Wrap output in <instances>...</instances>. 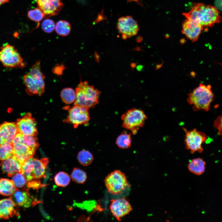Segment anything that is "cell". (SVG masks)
Instances as JSON below:
<instances>
[{
    "mask_svg": "<svg viewBox=\"0 0 222 222\" xmlns=\"http://www.w3.org/2000/svg\"><path fill=\"white\" fill-rule=\"evenodd\" d=\"M45 76L41 72L40 62L37 61L29 72L23 76V81L27 94L40 96L45 91Z\"/></svg>",
    "mask_w": 222,
    "mask_h": 222,
    "instance_id": "3957f363",
    "label": "cell"
},
{
    "mask_svg": "<svg viewBox=\"0 0 222 222\" xmlns=\"http://www.w3.org/2000/svg\"><path fill=\"white\" fill-rule=\"evenodd\" d=\"M18 189L15 186L11 180L6 178H0V195L11 196Z\"/></svg>",
    "mask_w": 222,
    "mask_h": 222,
    "instance_id": "7402d4cb",
    "label": "cell"
},
{
    "mask_svg": "<svg viewBox=\"0 0 222 222\" xmlns=\"http://www.w3.org/2000/svg\"><path fill=\"white\" fill-rule=\"evenodd\" d=\"M147 118V116L142 110L136 108L130 109L121 117L122 126L131 131L135 134L139 129L143 126Z\"/></svg>",
    "mask_w": 222,
    "mask_h": 222,
    "instance_id": "8992f818",
    "label": "cell"
},
{
    "mask_svg": "<svg viewBox=\"0 0 222 222\" xmlns=\"http://www.w3.org/2000/svg\"><path fill=\"white\" fill-rule=\"evenodd\" d=\"M18 133L26 135L36 136L38 132L36 122L30 113H26L16 122Z\"/></svg>",
    "mask_w": 222,
    "mask_h": 222,
    "instance_id": "4fadbf2b",
    "label": "cell"
},
{
    "mask_svg": "<svg viewBox=\"0 0 222 222\" xmlns=\"http://www.w3.org/2000/svg\"><path fill=\"white\" fill-rule=\"evenodd\" d=\"M88 109L74 105L68 110V114L64 122L72 124L75 128L80 125H86L90 119Z\"/></svg>",
    "mask_w": 222,
    "mask_h": 222,
    "instance_id": "8fae6325",
    "label": "cell"
},
{
    "mask_svg": "<svg viewBox=\"0 0 222 222\" xmlns=\"http://www.w3.org/2000/svg\"><path fill=\"white\" fill-rule=\"evenodd\" d=\"M17 205L10 197L0 200V218L9 219L10 217L19 215L16 211L15 207Z\"/></svg>",
    "mask_w": 222,
    "mask_h": 222,
    "instance_id": "d6986e66",
    "label": "cell"
},
{
    "mask_svg": "<svg viewBox=\"0 0 222 222\" xmlns=\"http://www.w3.org/2000/svg\"><path fill=\"white\" fill-rule=\"evenodd\" d=\"M56 25L51 19H47L44 20L41 25L43 30L47 33H50L55 29Z\"/></svg>",
    "mask_w": 222,
    "mask_h": 222,
    "instance_id": "1f68e13d",
    "label": "cell"
},
{
    "mask_svg": "<svg viewBox=\"0 0 222 222\" xmlns=\"http://www.w3.org/2000/svg\"><path fill=\"white\" fill-rule=\"evenodd\" d=\"M12 180L17 188L23 187L27 183V180L22 173H17L12 176Z\"/></svg>",
    "mask_w": 222,
    "mask_h": 222,
    "instance_id": "f546056e",
    "label": "cell"
},
{
    "mask_svg": "<svg viewBox=\"0 0 222 222\" xmlns=\"http://www.w3.org/2000/svg\"><path fill=\"white\" fill-rule=\"evenodd\" d=\"M187 102L193 106L195 111L209 110L214 95L210 85L199 84L192 92L188 94Z\"/></svg>",
    "mask_w": 222,
    "mask_h": 222,
    "instance_id": "7a4b0ae2",
    "label": "cell"
},
{
    "mask_svg": "<svg viewBox=\"0 0 222 222\" xmlns=\"http://www.w3.org/2000/svg\"><path fill=\"white\" fill-rule=\"evenodd\" d=\"M55 29L59 35L66 36L70 32L71 26L69 23L66 21L60 20L56 24Z\"/></svg>",
    "mask_w": 222,
    "mask_h": 222,
    "instance_id": "4316f807",
    "label": "cell"
},
{
    "mask_svg": "<svg viewBox=\"0 0 222 222\" xmlns=\"http://www.w3.org/2000/svg\"><path fill=\"white\" fill-rule=\"evenodd\" d=\"M63 65H59L55 66L53 69V72L56 74L60 75L62 73L63 70L64 68Z\"/></svg>",
    "mask_w": 222,
    "mask_h": 222,
    "instance_id": "e575fe53",
    "label": "cell"
},
{
    "mask_svg": "<svg viewBox=\"0 0 222 222\" xmlns=\"http://www.w3.org/2000/svg\"><path fill=\"white\" fill-rule=\"evenodd\" d=\"M109 208L113 215L120 221L121 218L128 214L132 208L129 202L124 197L112 199Z\"/></svg>",
    "mask_w": 222,
    "mask_h": 222,
    "instance_id": "5bb4252c",
    "label": "cell"
},
{
    "mask_svg": "<svg viewBox=\"0 0 222 222\" xmlns=\"http://www.w3.org/2000/svg\"><path fill=\"white\" fill-rule=\"evenodd\" d=\"M206 162L200 158L191 160L188 164L189 171L195 175H200L204 173L206 168Z\"/></svg>",
    "mask_w": 222,
    "mask_h": 222,
    "instance_id": "44dd1931",
    "label": "cell"
},
{
    "mask_svg": "<svg viewBox=\"0 0 222 222\" xmlns=\"http://www.w3.org/2000/svg\"><path fill=\"white\" fill-rule=\"evenodd\" d=\"M117 28L124 39L136 35L139 30L137 22L130 16L120 18L117 21Z\"/></svg>",
    "mask_w": 222,
    "mask_h": 222,
    "instance_id": "7c38bea8",
    "label": "cell"
},
{
    "mask_svg": "<svg viewBox=\"0 0 222 222\" xmlns=\"http://www.w3.org/2000/svg\"><path fill=\"white\" fill-rule=\"evenodd\" d=\"M60 95L62 101L67 104L74 102L76 97V91L71 88L63 89L60 92Z\"/></svg>",
    "mask_w": 222,
    "mask_h": 222,
    "instance_id": "cb8c5ba5",
    "label": "cell"
},
{
    "mask_svg": "<svg viewBox=\"0 0 222 222\" xmlns=\"http://www.w3.org/2000/svg\"><path fill=\"white\" fill-rule=\"evenodd\" d=\"M13 155V147L12 143H4L0 145V161L6 160Z\"/></svg>",
    "mask_w": 222,
    "mask_h": 222,
    "instance_id": "d4e9b609",
    "label": "cell"
},
{
    "mask_svg": "<svg viewBox=\"0 0 222 222\" xmlns=\"http://www.w3.org/2000/svg\"><path fill=\"white\" fill-rule=\"evenodd\" d=\"M49 162L47 158L39 159L32 157L26 160L22 165V170L27 182L45 177L46 170Z\"/></svg>",
    "mask_w": 222,
    "mask_h": 222,
    "instance_id": "5b68a950",
    "label": "cell"
},
{
    "mask_svg": "<svg viewBox=\"0 0 222 222\" xmlns=\"http://www.w3.org/2000/svg\"><path fill=\"white\" fill-rule=\"evenodd\" d=\"M104 182L108 191L114 195L121 193L129 186L125 175L117 170L109 174L106 177Z\"/></svg>",
    "mask_w": 222,
    "mask_h": 222,
    "instance_id": "ba28073f",
    "label": "cell"
},
{
    "mask_svg": "<svg viewBox=\"0 0 222 222\" xmlns=\"http://www.w3.org/2000/svg\"><path fill=\"white\" fill-rule=\"evenodd\" d=\"M183 129L186 133L184 140L186 148L191 154L196 152L202 153L203 151L202 145L206 141L207 135L195 129L188 131L185 128Z\"/></svg>",
    "mask_w": 222,
    "mask_h": 222,
    "instance_id": "9c48e42d",
    "label": "cell"
},
{
    "mask_svg": "<svg viewBox=\"0 0 222 222\" xmlns=\"http://www.w3.org/2000/svg\"><path fill=\"white\" fill-rule=\"evenodd\" d=\"M183 14L186 18L195 21L203 27H212L222 21L220 13L215 7L201 3L195 4L189 12Z\"/></svg>",
    "mask_w": 222,
    "mask_h": 222,
    "instance_id": "6da1fadb",
    "label": "cell"
},
{
    "mask_svg": "<svg viewBox=\"0 0 222 222\" xmlns=\"http://www.w3.org/2000/svg\"><path fill=\"white\" fill-rule=\"evenodd\" d=\"M71 176L73 181L80 184L84 183L87 178L86 173L82 170L77 168L73 169Z\"/></svg>",
    "mask_w": 222,
    "mask_h": 222,
    "instance_id": "f1b7e54d",
    "label": "cell"
},
{
    "mask_svg": "<svg viewBox=\"0 0 222 222\" xmlns=\"http://www.w3.org/2000/svg\"><path fill=\"white\" fill-rule=\"evenodd\" d=\"M18 133L15 122L5 121L0 125V145L5 142L12 143Z\"/></svg>",
    "mask_w": 222,
    "mask_h": 222,
    "instance_id": "e0dca14e",
    "label": "cell"
},
{
    "mask_svg": "<svg viewBox=\"0 0 222 222\" xmlns=\"http://www.w3.org/2000/svg\"><path fill=\"white\" fill-rule=\"evenodd\" d=\"M27 186L29 188H32L34 189H38L39 188L44 186L40 181L37 179H32L27 182Z\"/></svg>",
    "mask_w": 222,
    "mask_h": 222,
    "instance_id": "d6a6232c",
    "label": "cell"
},
{
    "mask_svg": "<svg viewBox=\"0 0 222 222\" xmlns=\"http://www.w3.org/2000/svg\"><path fill=\"white\" fill-rule=\"evenodd\" d=\"M13 155L22 164L28 159L32 157L36 150L30 146L22 140L18 133L13 140Z\"/></svg>",
    "mask_w": 222,
    "mask_h": 222,
    "instance_id": "30bf717a",
    "label": "cell"
},
{
    "mask_svg": "<svg viewBox=\"0 0 222 222\" xmlns=\"http://www.w3.org/2000/svg\"><path fill=\"white\" fill-rule=\"evenodd\" d=\"M203 28L198 23L186 18L183 23L182 32L188 39L195 42L198 39Z\"/></svg>",
    "mask_w": 222,
    "mask_h": 222,
    "instance_id": "9a60e30c",
    "label": "cell"
},
{
    "mask_svg": "<svg viewBox=\"0 0 222 222\" xmlns=\"http://www.w3.org/2000/svg\"><path fill=\"white\" fill-rule=\"evenodd\" d=\"M10 197L17 205L25 208L29 207L31 204H35L27 189H18Z\"/></svg>",
    "mask_w": 222,
    "mask_h": 222,
    "instance_id": "ffe728a7",
    "label": "cell"
},
{
    "mask_svg": "<svg viewBox=\"0 0 222 222\" xmlns=\"http://www.w3.org/2000/svg\"><path fill=\"white\" fill-rule=\"evenodd\" d=\"M76 97L74 105L88 109L94 108L98 103L101 92L87 81H80L75 90Z\"/></svg>",
    "mask_w": 222,
    "mask_h": 222,
    "instance_id": "277c9868",
    "label": "cell"
},
{
    "mask_svg": "<svg viewBox=\"0 0 222 222\" xmlns=\"http://www.w3.org/2000/svg\"><path fill=\"white\" fill-rule=\"evenodd\" d=\"M93 157L92 154L89 151L85 150L80 151L77 155V159L79 163L84 166L90 164L93 160Z\"/></svg>",
    "mask_w": 222,
    "mask_h": 222,
    "instance_id": "484cf974",
    "label": "cell"
},
{
    "mask_svg": "<svg viewBox=\"0 0 222 222\" xmlns=\"http://www.w3.org/2000/svg\"><path fill=\"white\" fill-rule=\"evenodd\" d=\"M36 0L39 8L43 12L46 17L57 15L63 6L61 0Z\"/></svg>",
    "mask_w": 222,
    "mask_h": 222,
    "instance_id": "2e32d148",
    "label": "cell"
},
{
    "mask_svg": "<svg viewBox=\"0 0 222 222\" xmlns=\"http://www.w3.org/2000/svg\"><path fill=\"white\" fill-rule=\"evenodd\" d=\"M70 181L69 175L65 172L60 171L54 177V181L58 186L65 187L67 186Z\"/></svg>",
    "mask_w": 222,
    "mask_h": 222,
    "instance_id": "83f0119b",
    "label": "cell"
},
{
    "mask_svg": "<svg viewBox=\"0 0 222 222\" xmlns=\"http://www.w3.org/2000/svg\"><path fill=\"white\" fill-rule=\"evenodd\" d=\"M213 126L218 131V134L222 135V115L218 116L215 120Z\"/></svg>",
    "mask_w": 222,
    "mask_h": 222,
    "instance_id": "836d02e7",
    "label": "cell"
},
{
    "mask_svg": "<svg viewBox=\"0 0 222 222\" xmlns=\"http://www.w3.org/2000/svg\"><path fill=\"white\" fill-rule=\"evenodd\" d=\"M22 164L14 156L2 161L0 164L2 171L10 177L18 173H22Z\"/></svg>",
    "mask_w": 222,
    "mask_h": 222,
    "instance_id": "ac0fdd59",
    "label": "cell"
},
{
    "mask_svg": "<svg viewBox=\"0 0 222 222\" xmlns=\"http://www.w3.org/2000/svg\"><path fill=\"white\" fill-rule=\"evenodd\" d=\"M0 61L8 68H23L25 65L17 49L7 43L0 47Z\"/></svg>",
    "mask_w": 222,
    "mask_h": 222,
    "instance_id": "52a82bcc",
    "label": "cell"
},
{
    "mask_svg": "<svg viewBox=\"0 0 222 222\" xmlns=\"http://www.w3.org/2000/svg\"><path fill=\"white\" fill-rule=\"evenodd\" d=\"M9 0H0V6L5 3L7 2Z\"/></svg>",
    "mask_w": 222,
    "mask_h": 222,
    "instance_id": "d590c367",
    "label": "cell"
},
{
    "mask_svg": "<svg viewBox=\"0 0 222 222\" xmlns=\"http://www.w3.org/2000/svg\"><path fill=\"white\" fill-rule=\"evenodd\" d=\"M27 16L30 19L38 23L45 17V14L39 8H36L29 10Z\"/></svg>",
    "mask_w": 222,
    "mask_h": 222,
    "instance_id": "4dcf8cb0",
    "label": "cell"
},
{
    "mask_svg": "<svg viewBox=\"0 0 222 222\" xmlns=\"http://www.w3.org/2000/svg\"><path fill=\"white\" fill-rule=\"evenodd\" d=\"M131 142V134L123 132L117 137L116 143L119 148L126 149L130 147Z\"/></svg>",
    "mask_w": 222,
    "mask_h": 222,
    "instance_id": "603a6c76",
    "label": "cell"
}]
</instances>
